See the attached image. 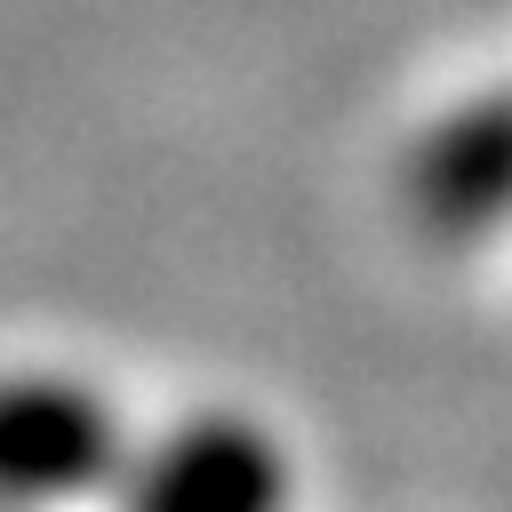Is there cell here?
I'll return each instance as SVG.
<instances>
[{
  "label": "cell",
  "instance_id": "1",
  "mask_svg": "<svg viewBox=\"0 0 512 512\" xmlns=\"http://www.w3.org/2000/svg\"><path fill=\"white\" fill-rule=\"evenodd\" d=\"M112 464V424L72 384H0V496H64Z\"/></svg>",
  "mask_w": 512,
  "mask_h": 512
},
{
  "label": "cell",
  "instance_id": "2",
  "mask_svg": "<svg viewBox=\"0 0 512 512\" xmlns=\"http://www.w3.org/2000/svg\"><path fill=\"white\" fill-rule=\"evenodd\" d=\"M416 200L448 232H480L488 216L512 208V96L432 128V144L416 152Z\"/></svg>",
  "mask_w": 512,
  "mask_h": 512
},
{
  "label": "cell",
  "instance_id": "3",
  "mask_svg": "<svg viewBox=\"0 0 512 512\" xmlns=\"http://www.w3.org/2000/svg\"><path fill=\"white\" fill-rule=\"evenodd\" d=\"M144 496L152 504H264V496H280V464L256 432L200 424L144 472Z\"/></svg>",
  "mask_w": 512,
  "mask_h": 512
}]
</instances>
